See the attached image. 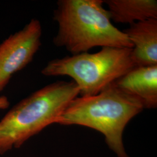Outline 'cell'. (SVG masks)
I'll return each instance as SVG.
<instances>
[{"label":"cell","instance_id":"obj_8","mask_svg":"<svg viewBox=\"0 0 157 157\" xmlns=\"http://www.w3.org/2000/svg\"><path fill=\"white\" fill-rule=\"evenodd\" d=\"M111 21L115 23H129L157 19L156 0H107Z\"/></svg>","mask_w":157,"mask_h":157},{"label":"cell","instance_id":"obj_5","mask_svg":"<svg viewBox=\"0 0 157 157\" xmlns=\"http://www.w3.org/2000/svg\"><path fill=\"white\" fill-rule=\"evenodd\" d=\"M41 35L40 22L32 19L22 29L0 44V93L15 73L33 61L41 45Z\"/></svg>","mask_w":157,"mask_h":157},{"label":"cell","instance_id":"obj_2","mask_svg":"<svg viewBox=\"0 0 157 157\" xmlns=\"http://www.w3.org/2000/svg\"><path fill=\"white\" fill-rule=\"evenodd\" d=\"M144 108L140 99L112 83L97 95L75 98L56 124L95 129L104 135L107 144L118 157H129L123 144L124 129Z\"/></svg>","mask_w":157,"mask_h":157},{"label":"cell","instance_id":"obj_3","mask_svg":"<svg viewBox=\"0 0 157 157\" xmlns=\"http://www.w3.org/2000/svg\"><path fill=\"white\" fill-rule=\"evenodd\" d=\"M79 95L73 82L56 81L19 101L0 121V154L19 148L56 120Z\"/></svg>","mask_w":157,"mask_h":157},{"label":"cell","instance_id":"obj_7","mask_svg":"<svg viewBox=\"0 0 157 157\" xmlns=\"http://www.w3.org/2000/svg\"><path fill=\"white\" fill-rule=\"evenodd\" d=\"M140 100L144 108L157 105V65L136 67L112 83Z\"/></svg>","mask_w":157,"mask_h":157},{"label":"cell","instance_id":"obj_4","mask_svg":"<svg viewBox=\"0 0 157 157\" xmlns=\"http://www.w3.org/2000/svg\"><path fill=\"white\" fill-rule=\"evenodd\" d=\"M132 48L105 47L95 53L83 52L48 62L45 76H68L79 89V95H97L135 67Z\"/></svg>","mask_w":157,"mask_h":157},{"label":"cell","instance_id":"obj_6","mask_svg":"<svg viewBox=\"0 0 157 157\" xmlns=\"http://www.w3.org/2000/svg\"><path fill=\"white\" fill-rule=\"evenodd\" d=\"M122 32L133 45L131 56L135 67L157 65V19L134 23Z\"/></svg>","mask_w":157,"mask_h":157},{"label":"cell","instance_id":"obj_9","mask_svg":"<svg viewBox=\"0 0 157 157\" xmlns=\"http://www.w3.org/2000/svg\"><path fill=\"white\" fill-rule=\"evenodd\" d=\"M10 102L6 95H0V109H6L8 108Z\"/></svg>","mask_w":157,"mask_h":157},{"label":"cell","instance_id":"obj_1","mask_svg":"<svg viewBox=\"0 0 157 157\" xmlns=\"http://www.w3.org/2000/svg\"><path fill=\"white\" fill-rule=\"evenodd\" d=\"M102 0H59L53 13L58 30L53 43L72 55L95 47L132 48L124 32L111 23Z\"/></svg>","mask_w":157,"mask_h":157}]
</instances>
